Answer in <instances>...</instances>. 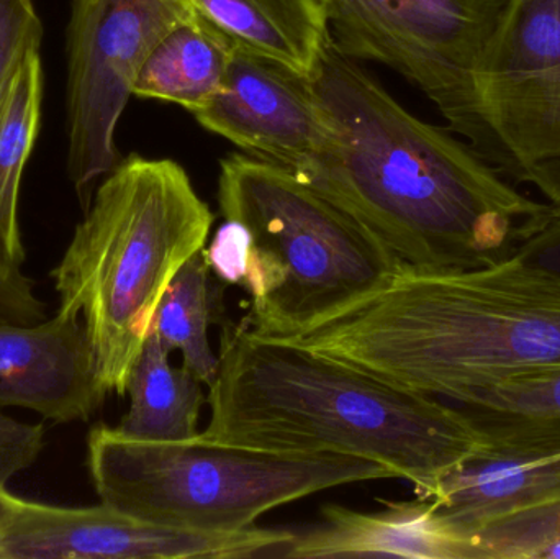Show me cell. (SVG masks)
I'll list each match as a JSON object with an SVG mask.
<instances>
[{
	"label": "cell",
	"instance_id": "obj_1",
	"mask_svg": "<svg viewBox=\"0 0 560 559\" xmlns=\"http://www.w3.org/2000/svg\"><path fill=\"white\" fill-rule=\"evenodd\" d=\"M310 79L326 133L290 173L352 217L400 269L493 265L559 212L520 193L450 130L410 114L331 42Z\"/></svg>",
	"mask_w": 560,
	"mask_h": 559
},
{
	"label": "cell",
	"instance_id": "obj_2",
	"mask_svg": "<svg viewBox=\"0 0 560 559\" xmlns=\"http://www.w3.org/2000/svg\"><path fill=\"white\" fill-rule=\"evenodd\" d=\"M280 340L459 404L560 370V272L518 253L482 268L400 269L374 294Z\"/></svg>",
	"mask_w": 560,
	"mask_h": 559
},
{
	"label": "cell",
	"instance_id": "obj_3",
	"mask_svg": "<svg viewBox=\"0 0 560 559\" xmlns=\"http://www.w3.org/2000/svg\"><path fill=\"white\" fill-rule=\"evenodd\" d=\"M219 360L202 432L215 442L369 459L413 485L421 499L486 449L454 404L245 324H225Z\"/></svg>",
	"mask_w": 560,
	"mask_h": 559
},
{
	"label": "cell",
	"instance_id": "obj_4",
	"mask_svg": "<svg viewBox=\"0 0 560 559\" xmlns=\"http://www.w3.org/2000/svg\"><path fill=\"white\" fill-rule=\"evenodd\" d=\"M213 222L189 173L170 158L128 154L98 184L51 278L59 311L84 322L105 393L127 396L161 299L206 248Z\"/></svg>",
	"mask_w": 560,
	"mask_h": 559
},
{
	"label": "cell",
	"instance_id": "obj_5",
	"mask_svg": "<svg viewBox=\"0 0 560 559\" xmlns=\"http://www.w3.org/2000/svg\"><path fill=\"white\" fill-rule=\"evenodd\" d=\"M220 212L249 235L243 324L269 338L312 327L387 286L394 256L285 167L232 153L220 161Z\"/></svg>",
	"mask_w": 560,
	"mask_h": 559
},
{
	"label": "cell",
	"instance_id": "obj_6",
	"mask_svg": "<svg viewBox=\"0 0 560 559\" xmlns=\"http://www.w3.org/2000/svg\"><path fill=\"white\" fill-rule=\"evenodd\" d=\"M88 468L102 504L202 532H236L316 492L394 479L369 459L296 455L215 442H144L101 423L88 436Z\"/></svg>",
	"mask_w": 560,
	"mask_h": 559
},
{
	"label": "cell",
	"instance_id": "obj_7",
	"mask_svg": "<svg viewBox=\"0 0 560 559\" xmlns=\"http://www.w3.org/2000/svg\"><path fill=\"white\" fill-rule=\"evenodd\" d=\"M323 2L336 51L394 69L436 105L451 131L466 135L477 69L505 0Z\"/></svg>",
	"mask_w": 560,
	"mask_h": 559
},
{
	"label": "cell",
	"instance_id": "obj_8",
	"mask_svg": "<svg viewBox=\"0 0 560 559\" xmlns=\"http://www.w3.org/2000/svg\"><path fill=\"white\" fill-rule=\"evenodd\" d=\"M189 0H72L68 55V176L82 210L95 184L120 163L117 125L141 66L189 15Z\"/></svg>",
	"mask_w": 560,
	"mask_h": 559
},
{
	"label": "cell",
	"instance_id": "obj_9",
	"mask_svg": "<svg viewBox=\"0 0 560 559\" xmlns=\"http://www.w3.org/2000/svg\"><path fill=\"white\" fill-rule=\"evenodd\" d=\"M295 532L258 525L236 532L173 527L107 504L59 508L20 499L0 532V559L272 558Z\"/></svg>",
	"mask_w": 560,
	"mask_h": 559
},
{
	"label": "cell",
	"instance_id": "obj_10",
	"mask_svg": "<svg viewBox=\"0 0 560 559\" xmlns=\"http://www.w3.org/2000/svg\"><path fill=\"white\" fill-rule=\"evenodd\" d=\"M192 115L243 154L289 171L299 170L326 133L312 79L240 45L219 91Z\"/></svg>",
	"mask_w": 560,
	"mask_h": 559
},
{
	"label": "cell",
	"instance_id": "obj_11",
	"mask_svg": "<svg viewBox=\"0 0 560 559\" xmlns=\"http://www.w3.org/2000/svg\"><path fill=\"white\" fill-rule=\"evenodd\" d=\"M464 137L500 174L533 184L560 212V66L477 82Z\"/></svg>",
	"mask_w": 560,
	"mask_h": 559
},
{
	"label": "cell",
	"instance_id": "obj_12",
	"mask_svg": "<svg viewBox=\"0 0 560 559\" xmlns=\"http://www.w3.org/2000/svg\"><path fill=\"white\" fill-rule=\"evenodd\" d=\"M107 396L79 315L58 308L38 324L0 322V407L55 423L88 422Z\"/></svg>",
	"mask_w": 560,
	"mask_h": 559
},
{
	"label": "cell",
	"instance_id": "obj_13",
	"mask_svg": "<svg viewBox=\"0 0 560 559\" xmlns=\"http://www.w3.org/2000/svg\"><path fill=\"white\" fill-rule=\"evenodd\" d=\"M377 512L325 505L322 521L275 554V558L472 559L470 541L430 499L381 501Z\"/></svg>",
	"mask_w": 560,
	"mask_h": 559
},
{
	"label": "cell",
	"instance_id": "obj_14",
	"mask_svg": "<svg viewBox=\"0 0 560 559\" xmlns=\"http://www.w3.org/2000/svg\"><path fill=\"white\" fill-rule=\"evenodd\" d=\"M430 501L467 538L497 519L558 502L560 445L483 449L447 473Z\"/></svg>",
	"mask_w": 560,
	"mask_h": 559
},
{
	"label": "cell",
	"instance_id": "obj_15",
	"mask_svg": "<svg viewBox=\"0 0 560 559\" xmlns=\"http://www.w3.org/2000/svg\"><path fill=\"white\" fill-rule=\"evenodd\" d=\"M236 45L312 78L329 43L323 0H189Z\"/></svg>",
	"mask_w": 560,
	"mask_h": 559
},
{
	"label": "cell",
	"instance_id": "obj_16",
	"mask_svg": "<svg viewBox=\"0 0 560 559\" xmlns=\"http://www.w3.org/2000/svg\"><path fill=\"white\" fill-rule=\"evenodd\" d=\"M236 46L194 9L154 46L138 72L133 95L171 102L194 114L219 91Z\"/></svg>",
	"mask_w": 560,
	"mask_h": 559
},
{
	"label": "cell",
	"instance_id": "obj_17",
	"mask_svg": "<svg viewBox=\"0 0 560 559\" xmlns=\"http://www.w3.org/2000/svg\"><path fill=\"white\" fill-rule=\"evenodd\" d=\"M170 354L151 330L128 376L130 407L117 427L124 435L144 442H183L202 433L200 412L209 394L186 366L174 368Z\"/></svg>",
	"mask_w": 560,
	"mask_h": 559
},
{
	"label": "cell",
	"instance_id": "obj_18",
	"mask_svg": "<svg viewBox=\"0 0 560 559\" xmlns=\"http://www.w3.org/2000/svg\"><path fill=\"white\" fill-rule=\"evenodd\" d=\"M454 406L486 449L560 445V370L500 384Z\"/></svg>",
	"mask_w": 560,
	"mask_h": 559
},
{
	"label": "cell",
	"instance_id": "obj_19",
	"mask_svg": "<svg viewBox=\"0 0 560 559\" xmlns=\"http://www.w3.org/2000/svg\"><path fill=\"white\" fill-rule=\"evenodd\" d=\"M43 69L39 51L22 62L0 102V263L22 269L26 259L19 225L23 173L42 124Z\"/></svg>",
	"mask_w": 560,
	"mask_h": 559
},
{
	"label": "cell",
	"instance_id": "obj_20",
	"mask_svg": "<svg viewBox=\"0 0 560 559\" xmlns=\"http://www.w3.org/2000/svg\"><path fill=\"white\" fill-rule=\"evenodd\" d=\"M222 289L212 281V269L202 252L196 253L167 286L153 330L173 353L179 351L183 366L209 389L219 371V354L209 340L210 325L219 321Z\"/></svg>",
	"mask_w": 560,
	"mask_h": 559
},
{
	"label": "cell",
	"instance_id": "obj_21",
	"mask_svg": "<svg viewBox=\"0 0 560 559\" xmlns=\"http://www.w3.org/2000/svg\"><path fill=\"white\" fill-rule=\"evenodd\" d=\"M560 66V0H505L483 51L477 82Z\"/></svg>",
	"mask_w": 560,
	"mask_h": 559
},
{
	"label": "cell",
	"instance_id": "obj_22",
	"mask_svg": "<svg viewBox=\"0 0 560 559\" xmlns=\"http://www.w3.org/2000/svg\"><path fill=\"white\" fill-rule=\"evenodd\" d=\"M469 540L472 559H560V501L489 522Z\"/></svg>",
	"mask_w": 560,
	"mask_h": 559
},
{
	"label": "cell",
	"instance_id": "obj_23",
	"mask_svg": "<svg viewBox=\"0 0 560 559\" xmlns=\"http://www.w3.org/2000/svg\"><path fill=\"white\" fill-rule=\"evenodd\" d=\"M42 36L33 0H0V102L22 62L39 51Z\"/></svg>",
	"mask_w": 560,
	"mask_h": 559
},
{
	"label": "cell",
	"instance_id": "obj_24",
	"mask_svg": "<svg viewBox=\"0 0 560 559\" xmlns=\"http://www.w3.org/2000/svg\"><path fill=\"white\" fill-rule=\"evenodd\" d=\"M43 446L42 423H23L0 416V486L26 471L42 455Z\"/></svg>",
	"mask_w": 560,
	"mask_h": 559
},
{
	"label": "cell",
	"instance_id": "obj_25",
	"mask_svg": "<svg viewBox=\"0 0 560 559\" xmlns=\"http://www.w3.org/2000/svg\"><path fill=\"white\" fill-rule=\"evenodd\" d=\"M249 235L242 223L225 220L217 230L212 243L203 248L207 263L213 275L223 282L242 286L248 263Z\"/></svg>",
	"mask_w": 560,
	"mask_h": 559
},
{
	"label": "cell",
	"instance_id": "obj_26",
	"mask_svg": "<svg viewBox=\"0 0 560 559\" xmlns=\"http://www.w3.org/2000/svg\"><path fill=\"white\" fill-rule=\"evenodd\" d=\"M46 318V305L35 282L22 271L0 263V322L32 325Z\"/></svg>",
	"mask_w": 560,
	"mask_h": 559
},
{
	"label": "cell",
	"instance_id": "obj_27",
	"mask_svg": "<svg viewBox=\"0 0 560 559\" xmlns=\"http://www.w3.org/2000/svg\"><path fill=\"white\" fill-rule=\"evenodd\" d=\"M516 253L560 272V212L551 217L539 232L529 236Z\"/></svg>",
	"mask_w": 560,
	"mask_h": 559
},
{
	"label": "cell",
	"instance_id": "obj_28",
	"mask_svg": "<svg viewBox=\"0 0 560 559\" xmlns=\"http://www.w3.org/2000/svg\"><path fill=\"white\" fill-rule=\"evenodd\" d=\"M19 502L20 498L13 496L12 492L7 489V486H0V532L9 524L13 512L19 508Z\"/></svg>",
	"mask_w": 560,
	"mask_h": 559
}]
</instances>
